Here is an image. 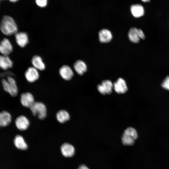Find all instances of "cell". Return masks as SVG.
<instances>
[{
  "mask_svg": "<svg viewBox=\"0 0 169 169\" xmlns=\"http://www.w3.org/2000/svg\"><path fill=\"white\" fill-rule=\"evenodd\" d=\"M114 89L119 94H124L126 92L128 88L125 81L122 78H118L113 84Z\"/></svg>",
  "mask_w": 169,
  "mask_h": 169,
  "instance_id": "cell-10",
  "label": "cell"
},
{
  "mask_svg": "<svg viewBox=\"0 0 169 169\" xmlns=\"http://www.w3.org/2000/svg\"><path fill=\"white\" fill-rule=\"evenodd\" d=\"M113 85L111 82L109 80L103 81L101 84L97 86L98 91L102 94H110L112 91Z\"/></svg>",
  "mask_w": 169,
  "mask_h": 169,
  "instance_id": "cell-5",
  "label": "cell"
},
{
  "mask_svg": "<svg viewBox=\"0 0 169 169\" xmlns=\"http://www.w3.org/2000/svg\"><path fill=\"white\" fill-rule=\"evenodd\" d=\"M130 10L132 15L135 18H138L144 14V9L140 4H135L131 5Z\"/></svg>",
  "mask_w": 169,
  "mask_h": 169,
  "instance_id": "cell-15",
  "label": "cell"
},
{
  "mask_svg": "<svg viewBox=\"0 0 169 169\" xmlns=\"http://www.w3.org/2000/svg\"><path fill=\"white\" fill-rule=\"evenodd\" d=\"M74 67L76 72L81 75L85 72L87 70L86 64L81 60L76 61L74 64Z\"/></svg>",
  "mask_w": 169,
  "mask_h": 169,
  "instance_id": "cell-19",
  "label": "cell"
},
{
  "mask_svg": "<svg viewBox=\"0 0 169 169\" xmlns=\"http://www.w3.org/2000/svg\"><path fill=\"white\" fill-rule=\"evenodd\" d=\"M161 85L164 89L169 90V76L166 77Z\"/></svg>",
  "mask_w": 169,
  "mask_h": 169,
  "instance_id": "cell-23",
  "label": "cell"
},
{
  "mask_svg": "<svg viewBox=\"0 0 169 169\" xmlns=\"http://www.w3.org/2000/svg\"><path fill=\"white\" fill-rule=\"evenodd\" d=\"M138 31L140 38L144 39L145 38V35L143 31L140 29H138Z\"/></svg>",
  "mask_w": 169,
  "mask_h": 169,
  "instance_id": "cell-25",
  "label": "cell"
},
{
  "mask_svg": "<svg viewBox=\"0 0 169 169\" xmlns=\"http://www.w3.org/2000/svg\"><path fill=\"white\" fill-rule=\"evenodd\" d=\"M29 108L33 115H37L40 120L44 119L47 116L46 107L41 102H35Z\"/></svg>",
  "mask_w": 169,
  "mask_h": 169,
  "instance_id": "cell-4",
  "label": "cell"
},
{
  "mask_svg": "<svg viewBox=\"0 0 169 169\" xmlns=\"http://www.w3.org/2000/svg\"><path fill=\"white\" fill-rule=\"evenodd\" d=\"M60 149L62 155L65 157H71L74 155V147L70 144L67 143H64L61 146Z\"/></svg>",
  "mask_w": 169,
  "mask_h": 169,
  "instance_id": "cell-13",
  "label": "cell"
},
{
  "mask_svg": "<svg viewBox=\"0 0 169 169\" xmlns=\"http://www.w3.org/2000/svg\"><path fill=\"white\" fill-rule=\"evenodd\" d=\"M137 137L136 130L132 127H128L124 131L122 135V143L124 145L132 146L134 144Z\"/></svg>",
  "mask_w": 169,
  "mask_h": 169,
  "instance_id": "cell-3",
  "label": "cell"
},
{
  "mask_svg": "<svg viewBox=\"0 0 169 169\" xmlns=\"http://www.w3.org/2000/svg\"><path fill=\"white\" fill-rule=\"evenodd\" d=\"M25 76L28 81L33 83L38 79L39 75L37 69L33 67H30L25 71Z\"/></svg>",
  "mask_w": 169,
  "mask_h": 169,
  "instance_id": "cell-6",
  "label": "cell"
},
{
  "mask_svg": "<svg viewBox=\"0 0 169 169\" xmlns=\"http://www.w3.org/2000/svg\"><path fill=\"white\" fill-rule=\"evenodd\" d=\"M0 29L3 34L8 36L16 34L18 30L17 26L13 19L8 16H4L3 18Z\"/></svg>",
  "mask_w": 169,
  "mask_h": 169,
  "instance_id": "cell-1",
  "label": "cell"
},
{
  "mask_svg": "<svg viewBox=\"0 0 169 169\" xmlns=\"http://www.w3.org/2000/svg\"><path fill=\"white\" fill-rule=\"evenodd\" d=\"M13 66V63L8 56L0 55V67L1 69L6 70Z\"/></svg>",
  "mask_w": 169,
  "mask_h": 169,
  "instance_id": "cell-18",
  "label": "cell"
},
{
  "mask_svg": "<svg viewBox=\"0 0 169 169\" xmlns=\"http://www.w3.org/2000/svg\"><path fill=\"white\" fill-rule=\"evenodd\" d=\"M14 143L15 146L18 149L25 150L27 149L28 146L23 138L21 135H17L15 137Z\"/></svg>",
  "mask_w": 169,
  "mask_h": 169,
  "instance_id": "cell-20",
  "label": "cell"
},
{
  "mask_svg": "<svg viewBox=\"0 0 169 169\" xmlns=\"http://www.w3.org/2000/svg\"><path fill=\"white\" fill-rule=\"evenodd\" d=\"M56 117L59 122L63 123L69 120L70 116L69 113L67 111L62 110L57 112Z\"/></svg>",
  "mask_w": 169,
  "mask_h": 169,
  "instance_id": "cell-21",
  "label": "cell"
},
{
  "mask_svg": "<svg viewBox=\"0 0 169 169\" xmlns=\"http://www.w3.org/2000/svg\"><path fill=\"white\" fill-rule=\"evenodd\" d=\"M59 73L62 78L65 80H70L74 75L72 69L67 65H64L60 68Z\"/></svg>",
  "mask_w": 169,
  "mask_h": 169,
  "instance_id": "cell-12",
  "label": "cell"
},
{
  "mask_svg": "<svg viewBox=\"0 0 169 169\" xmlns=\"http://www.w3.org/2000/svg\"><path fill=\"white\" fill-rule=\"evenodd\" d=\"M13 47L9 40L4 38L0 43V53L2 55L8 56L12 52Z\"/></svg>",
  "mask_w": 169,
  "mask_h": 169,
  "instance_id": "cell-8",
  "label": "cell"
},
{
  "mask_svg": "<svg viewBox=\"0 0 169 169\" xmlns=\"http://www.w3.org/2000/svg\"><path fill=\"white\" fill-rule=\"evenodd\" d=\"M99 37L100 42L103 43L110 42L112 38L111 33L107 29L101 30L99 32Z\"/></svg>",
  "mask_w": 169,
  "mask_h": 169,
  "instance_id": "cell-14",
  "label": "cell"
},
{
  "mask_svg": "<svg viewBox=\"0 0 169 169\" xmlns=\"http://www.w3.org/2000/svg\"><path fill=\"white\" fill-rule=\"evenodd\" d=\"M15 124L18 130L23 131L26 130L28 128L30 125V122L25 116L21 115L16 119Z\"/></svg>",
  "mask_w": 169,
  "mask_h": 169,
  "instance_id": "cell-9",
  "label": "cell"
},
{
  "mask_svg": "<svg viewBox=\"0 0 169 169\" xmlns=\"http://www.w3.org/2000/svg\"><path fill=\"white\" fill-rule=\"evenodd\" d=\"M35 2L38 6L43 8L47 5V0H35Z\"/></svg>",
  "mask_w": 169,
  "mask_h": 169,
  "instance_id": "cell-24",
  "label": "cell"
},
{
  "mask_svg": "<svg viewBox=\"0 0 169 169\" xmlns=\"http://www.w3.org/2000/svg\"><path fill=\"white\" fill-rule=\"evenodd\" d=\"M20 102L23 106L30 108L35 102L32 94L28 92L23 93L21 95Z\"/></svg>",
  "mask_w": 169,
  "mask_h": 169,
  "instance_id": "cell-7",
  "label": "cell"
},
{
  "mask_svg": "<svg viewBox=\"0 0 169 169\" xmlns=\"http://www.w3.org/2000/svg\"><path fill=\"white\" fill-rule=\"evenodd\" d=\"M33 67L38 70H43L45 68V65L42 58L38 55L34 56L31 60Z\"/></svg>",
  "mask_w": 169,
  "mask_h": 169,
  "instance_id": "cell-17",
  "label": "cell"
},
{
  "mask_svg": "<svg viewBox=\"0 0 169 169\" xmlns=\"http://www.w3.org/2000/svg\"><path fill=\"white\" fill-rule=\"evenodd\" d=\"M12 116L8 112L3 111L0 112V126L6 127L11 122Z\"/></svg>",
  "mask_w": 169,
  "mask_h": 169,
  "instance_id": "cell-16",
  "label": "cell"
},
{
  "mask_svg": "<svg viewBox=\"0 0 169 169\" xmlns=\"http://www.w3.org/2000/svg\"><path fill=\"white\" fill-rule=\"evenodd\" d=\"M77 169H89L86 166L84 165H80Z\"/></svg>",
  "mask_w": 169,
  "mask_h": 169,
  "instance_id": "cell-26",
  "label": "cell"
},
{
  "mask_svg": "<svg viewBox=\"0 0 169 169\" xmlns=\"http://www.w3.org/2000/svg\"><path fill=\"white\" fill-rule=\"evenodd\" d=\"M16 42L21 47H25L29 42L28 36L25 32H17L15 34Z\"/></svg>",
  "mask_w": 169,
  "mask_h": 169,
  "instance_id": "cell-11",
  "label": "cell"
},
{
  "mask_svg": "<svg viewBox=\"0 0 169 169\" xmlns=\"http://www.w3.org/2000/svg\"><path fill=\"white\" fill-rule=\"evenodd\" d=\"M128 36L131 41L135 43H138L140 39L138 29L134 27L130 29L128 33Z\"/></svg>",
  "mask_w": 169,
  "mask_h": 169,
  "instance_id": "cell-22",
  "label": "cell"
},
{
  "mask_svg": "<svg viewBox=\"0 0 169 169\" xmlns=\"http://www.w3.org/2000/svg\"><path fill=\"white\" fill-rule=\"evenodd\" d=\"M2 83L3 88L5 91L12 96H17L18 90L16 81L13 78L9 76L7 77V79H3Z\"/></svg>",
  "mask_w": 169,
  "mask_h": 169,
  "instance_id": "cell-2",
  "label": "cell"
},
{
  "mask_svg": "<svg viewBox=\"0 0 169 169\" xmlns=\"http://www.w3.org/2000/svg\"><path fill=\"white\" fill-rule=\"evenodd\" d=\"M10 1L12 2H15L18 1V0H9Z\"/></svg>",
  "mask_w": 169,
  "mask_h": 169,
  "instance_id": "cell-28",
  "label": "cell"
},
{
  "mask_svg": "<svg viewBox=\"0 0 169 169\" xmlns=\"http://www.w3.org/2000/svg\"><path fill=\"white\" fill-rule=\"evenodd\" d=\"M142 2H148L150 1V0H141Z\"/></svg>",
  "mask_w": 169,
  "mask_h": 169,
  "instance_id": "cell-27",
  "label": "cell"
}]
</instances>
